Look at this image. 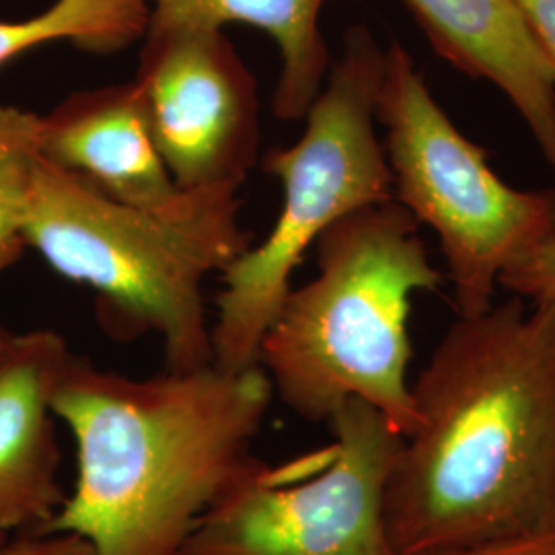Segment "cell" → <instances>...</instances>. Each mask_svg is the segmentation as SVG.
<instances>
[{"mask_svg": "<svg viewBox=\"0 0 555 555\" xmlns=\"http://www.w3.org/2000/svg\"><path fill=\"white\" fill-rule=\"evenodd\" d=\"M385 488L396 555L555 527V305L456 315L412 383Z\"/></svg>", "mask_w": 555, "mask_h": 555, "instance_id": "1", "label": "cell"}, {"mask_svg": "<svg viewBox=\"0 0 555 555\" xmlns=\"http://www.w3.org/2000/svg\"><path fill=\"white\" fill-rule=\"evenodd\" d=\"M274 389L261 366L149 378L73 354L52 399L77 442V483L36 531L85 537L98 555H179L256 459Z\"/></svg>", "mask_w": 555, "mask_h": 555, "instance_id": "2", "label": "cell"}, {"mask_svg": "<svg viewBox=\"0 0 555 555\" xmlns=\"http://www.w3.org/2000/svg\"><path fill=\"white\" fill-rule=\"evenodd\" d=\"M238 190H181L159 206H132L40 157L25 241L50 268L95 293L101 327L119 341L157 334L165 371L212 364L204 282L251 247Z\"/></svg>", "mask_w": 555, "mask_h": 555, "instance_id": "3", "label": "cell"}, {"mask_svg": "<svg viewBox=\"0 0 555 555\" xmlns=\"http://www.w3.org/2000/svg\"><path fill=\"white\" fill-rule=\"evenodd\" d=\"M315 256L318 274L288 293L261 339L259 366L274 396L311 424L358 399L408 437L416 424L412 302L440 291L447 274L397 199L337 220Z\"/></svg>", "mask_w": 555, "mask_h": 555, "instance_id": "4", "label": "cell"}, {"mask_svg": "<svg viewBox=\"0 0 555 555\" xmlns=\"http://www.w3.org/2000/svg\"><path fill=\"white\" fill-rule=\"evenodd\" d=\"M385 46L354 25L341 56L305 116L300 139L263 157L282 185V208L268 237L222 272L212 321V364L229 373L259 366L261 339L293 291L307 251L337 220L393 199V179L377 134V89Z\"/></svg>", "mask_w": 555, "mask_h": 555, "instance_id": "5", "label": "cell"}, {"mask_svg": "<svg viewBox=\"0 0 555 555\" xmlns=\"http://www.w3.org/2000/svg\"><path fill=\"white\" fill-rule=\"evenodd\" d=\"M375 116L393 199L435 231L456 315L488 311L502 276L555 237V188L520 190L500 178L399 41L385 46Z\"/></svg>", "mask_w": 555, "mask_h": 555, "instance_id": "6", "label": "cell"}, {"mask_svg": "<svg viewBox=\"0 0 555 555\" xmlns=\"http://www.w3.org/2000/svg\"><path fill=\"white\" fill-rule=\"evenodd\" d=\"M327 428L332 442L293 463L256 456L179 555H396L385 488L403 437L358 399Z\"/></svg>", "mask_w": 555, "mask_h": 555, "instance_id": "7", "label": "cell"}, {"mask_svg": "<svg viewBox=\"0 0 555 555\" xmlns=\"http://www.w3.org/2000/svg\"><path fill=\"white\" fill-rule=\"evenodd\" d=\"M132 80L178 188L243 185L258 160V85L222 31H146Z\"/></svg>", "mask_w": 555, "mask_h": 555, "instance_id": "8", "label": "cell"}, {"mask_svg": "<svg viewBox=\"0 0 555 555\" xmlns=\"http://www.w3.org/2000/svg\"><path fill=\"white\" fill-rule=\"evenodd\" d=\"M70 358L50 330L13 334L0 357V539L41 529L66 500L52 399Z\"/></svg>", "mask_w": 555, "mask_h": 555, "instance_id": "9", "label": "cell"}, {"mask_svg": "<svg viewBox=\"0 0 555 555\" xmlns=\"http://www.w3.org/2000/svg\"><path fill=\"white\" fill-rule=\"evenodd\" d=\"M438 56L513 103L555 176V75L516 0H403Z\"/></svg>", "mask_w": 555, "mask_h": 555, "instance_id": "10", "label": "cell"}, {"mask_svg": "<svg viewBox=\"0 0 555 555\" xmlns=\"http://www.w3.org/2000/svg\"><path fill=\"white\" fill-rule=\"evenodd\" d=\"M40 153L124 204L159 206L179 192L153 139L134 80L60 101L40 116Z\"/></svg>", "mask_w": 555, "mask_h": 555, "instance_id": "11", "label": "cell"}, {"mask_svg": "<svg viewBox=\"0 0 555 555\" xmlns=\"http://www.w3.org/2000/svg\"><path fill=\"white\" fill-rule=\"evenodd\" d=\"M332 0H149L146 31L219 29L231 23L258 27L276 41L282 59L274 116L300 121L318 100L330 68L321 13Z\"/></svg>", "mask_w": 555, "mask_h": 555, "instance_id": "12", "label": "cell"}, {"mask_svg": "<svg viewBox=\"0 0 555 555\" xmlns=\"http://www.w3.org/2000/svg\"><path fill=\"white\" fill-rule=\"evenodd\" d=\"M40 157V116L0 103V274L27 247L25 215Z\"/></svg>", "mask_w": 555, "mask_h": 555, "instance_id": "13", "label": "cell"}, {"mask_svg": "<svg viewBox=\"0 0 555 555\" xmlns=\"http://www.w3.org/2000/svg\"><path fill=\"white\" fill-rule=\"evenodd\" d=\"M500 288L529 302L555 305V237L508 270Z\"/></svg>", "mask_w": 555, "mask_h": 555, "instance_id": "14", "label": "cell"}, {"mask_svg": "<svg viewBox=\"0 0 555 555\" xmlns=\"http://www.w3.org/2000/svg\"><path fill=\"white\" fill-rule=\"evenodd\" d=\"M433 555H555V527L494 537Z\"/></svg>", "mask_w": 555, "mask_h": 555, "instance_id": "15", "label": "cell"}, {"mask_svg": "<svg viewBox=\"0 0 555 555\" xmlns=\"http://www.w3.org/2000/svg\"><path fill=\"white\" fill-rule=\"evenodd\" d=\"M0 555H98L93 545L77 533L64 531H25L7 539Z\"/></svg>", "mask_w": 555, "mask_h": 555, "instance_id": "16", "label": "cell"}, {"mask_svg": "<svg viewBox=\"0 0 555 555\" xmlns=\"http://www.w3.org/2000/svg\"><path fill=\"white\" fill-rule=\"evenodd\" d=\"M516 4L555 75V0H516Z\"/></svg>", "mask_w": 555, "mask_h": 555, "instance_id": "17", "label": "cell"}, {"mask_svg": "<svg viewBox=\"0 0 555 555\" xmlns=\"http://www.w3.org/2000/svg\"><path fill=\"white\" fill-rule=\"evenodd\" d=\"M11 336H13V334H9L7 330H2V325H0V357H2V352H4V348H7Z\"/></svg>", "mask_w": 555, "mask_h": 555, "instance_id": "18", "label": "cell"}, {"mask_svg": "<svg viewBox=\"0 0 555 555\" xmlns=\"http://www.w3.org/2000/svg\"><path fill=\"white\" fill-rule=\"evenodd\" d=\"M4 541H7V539H0V547H2V543H4Z\"/></svg>", "mask_w": 555, "mask_h": 555, "instance_id": "19", "label": "cell"}]
</instances>
